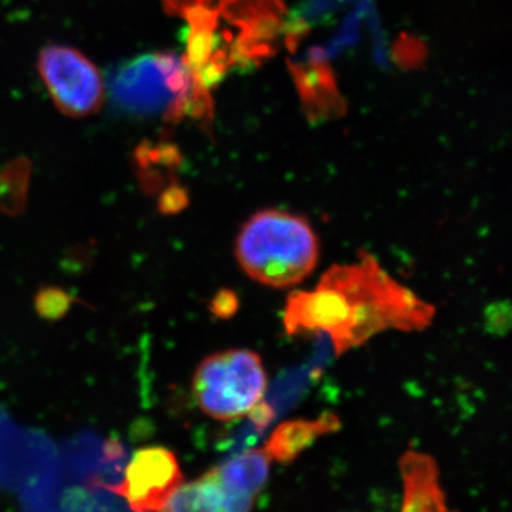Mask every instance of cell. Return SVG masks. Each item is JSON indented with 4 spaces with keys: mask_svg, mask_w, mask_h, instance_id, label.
Masks as SVG:
<instances>
[{
    "mask_svg": "<svg viewBox=\"0 0 512 512\" xmlns=\"http://www.w3.org/2000/svg\"><path fill=\"white\" fill-rule=\"evenodd\" d=\"M235 258L258 284L285 289L305 281L318 266V234L305 217L261 210L244 222L235 239Z\"/></svg>",
    "mask_w": 512,
    "mask_h": 512,
    "instance_id": "2",
    "label": "cell"
},
{
    "mask_svg": "<svg viewBox=\"0 0 512 512\" xmlns=\"http://www.w3.org/2000/svg\"><path fill=\"white\" fill-rule=\"evenodd\" d=\"M161 512H225L217 468L191 483L178 485Z\"/></svg>",
    "mask_w": 512,
    "mask_h": 512,
    "instance_id": "11",
    "label": "cell"
},
{
    "mask_svg": "<svg viewBox=\"0 0 512 512\" xmlns=\"http://www.w3.org/2000/svg\"><path fill=\"white\" fill-rule=\"evenodd\" d=\"M271 461L264 448H256L232 456L222 466L215 467L222 495L255 501L268 481Z\"/></svg>",
    "mask_w": 512,
    "mask_h": 512,
    "instance_id": "9",
    "label": "cell"
},
{
    "mask_svg": "<svg viewBox=\"0 0 512 512\" xmlns=\"http://www.w3.org/2000/svg\"><path fill=\"white\" fill-rule=\"evenodd\" d=\"M56 448L42 433L20 429L0 410V468L47 476L56 467Z\"/></svg>",
    "mask_w": 512,
    "mask_h": 512,
    "instance_id": "7",
    "label": "cell"
},
{
    "mask_svg": "<svg viewBox=\"0 0 512 512\" xmlns=\"http://www.w3.org/2000/svg\"><path fill=\"white\" fill-rule=\"evenodd\" d=\"M433 316V306L360 252L353 264L330 266L313 291L292 292L282 319L291 336L325 333L340 356L386 330L424 329Z\"/></svg>",
    "mask_w": 512,
    "mask_h": 512,
    "instance_id": "1",
    "label": "cell"
},
{
    "mask_svg": "<svg viewBox=\"0 0 512 512\" xmlns=\"http://www.w3.org/2000/svg\"><path fill=\"white\" fill-rule=\"evenodd\" d=\"M404 483L402 512H439L433 463L423 454H404L400 458Z\"/></svg>",
    "mask_w": 512,
    "mask_h": 512,
    "instance_id": "10",
    "label": "cell"
},
{
    "mask_svg": "<svg viewBox=\"0 0 512 512\" xmlns=\"http://www.w3.org/2000/svg\"><path fill=\"white\" fill-rule=\"evenodd\" d=\"M29 170L25 164H13L0 174V212L18 217L25 210Z\"/></svg>",
    "mask_w": 512,
    "mask_h": 512,
    "instance_id": "12",
    "label": "cell"
},
{
    "mask_svg": "<svg viewBox=\"0 0 512 512\" xmlns=\"http://www.w3.org/2000/svg\"><path fill=\"white\" fill-rule=\"evenodd\" d=\"M185 205V195L183 191L173 190L163 195L160 201V211L164 214H174L183 210Z\"/></svg>",
    "mask_w": 512,
    "mask_h": 512,
    "instance_id": "15",
    "label": "cell"
},
{
    "mask_svg": "<svg viewBox=\"0 0 512 512\" xmlns=\"http://www.w3.org/2000/svg\"><path fill=\"white\" fill-rule=\"evenodd\" d=\"M37 70L60 113L73 119L99 113L106 100V84L96 64L82 52L47 46L40 52Z\"/></svg>",
    "mask_w": 512,
    "mask_h": 512,
    "instance_id": "5",
    "label": "cell"
},
{
    "mask_svg": "<svg viewBox=\"0 0 512 512\" xmlns=\"http://www.w3.org/2000/svg\"><path fill=\"white\" fill-rule=\"evenodd\" d=\"M266 389L264 362L248 349L222 350L205 357L192 377L195 402L218 421L248 416L264 400Z\"/></svg>",
    "mask_w": 512,
    "mask_h": 512,
    "instance_id": "4",
    "label": "cell"
},
{
    "mask_svg": "<svg viewBox=\"0 0 512 512\" xmlns=\"http://www.w3.org/2000/svg\"><path fill=\"white\" fill-rule=\"evenodd\" d=\"M340 429V420L333 413H323L315 420H292L279 424L266 440L264 451L271 460L291 463L316 440Z\"/></svg>",
    "mask_w": 512,
    "mask_h": 512,
    "instance_id": "8",
    "label": "cell"
},
{
    "mask_svg": "<svg viewBox=\"0 0 512 512\" xmlns=\"http://www.w3.org/2000/svg\"><path fill=\"white\" fill-rule=\"evenodd\" d=\"M211 311L214 312V315L218 316V318H231V316L238 311L237 295L231 291H225V289L224 291L218 292L214 301L211 303Z\"/></svg>",
    "mask_w": 512,
    "mask_h": 512,
    "instance_id": "14",
    "label": "cell"
},
{
    "mask_svg": "<svg viewBox=\"0 0 512 512\" xmlns=\"http://www.w3.org/2000/svg\"><path fill=\"white\" fill-rule=\"evenodd\" d=\"M194 92V74L183 57L150 53L116 70L109 82L111 101L128 116H174Z\"/></svg>",
    "mask_w": 512,
    "mask_h": 512,
    "instance_id": "3",
    "label": "cell"
},
{
    "mask_svg": "<svg viewBox=\"0 0 512 512\" xmlns=\"http://www.w3.org/2000/svg\"><path fill=\"white\" fill-rule=\"evenodd\" d=\"M76 298L59 286H43L35 296V309L40 318L56 322L72 309Z\"/></svg>",
    "mask_w": 512,
    "mask_h": 512,
    "instance_id": "13",
    "label": "cell"
},
{
    "mask_svg": "<svg viewBox=\"0 0 512 512\" xmlns=\"http://www.w3.org/2000/svg\"><path fill=\"white\" fill-rule=\"evenodd\" d=\"M181 484L183 471L173 451L146 447L134 453L124 468V477L109 491L124 498L133 512H161Z\"/></svg>",
    "mask_w": 512,
    "mask_h": 512,
    "instance_id": "6",
    "label": "cell"
}]
</instances>
